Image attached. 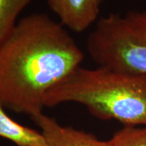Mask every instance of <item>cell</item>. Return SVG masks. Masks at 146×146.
<instances>
[{"label": "cell", "mask_w": 146, "mask_h": 146, "mask_svg": "<svg viewBox=\"0 0 146 146\" xmlns=\"http://www.w3.org/2000/svg\"><path fill=\"white\" fill-rule=\"evenodd\" d=\"M83 59L61 23L44 13L21 18L0 48V103L30 118L43 113L48 93Z\"/></svg>", "instance_id": "1"}, {"label": "cell", "mask_w": 146, "mask_h": 146, "mask_svg": "<svg viewBox=\"0 0 146 146\" xmlns=\"http://www.w3.org/2000/svg\"><path fill=\"white\" fill-rule=\"evenodd\" d=\"M0 137L16 146H47L41 131L23 126L13 120L0 103Z\"/></svg>", "instance_id": "6"}, {"label": "cell", "mask_w": 146, "mask_h": 146, "mask_svg": "<svg viewBox=\"0 0 146 146\" xmlns=\"http://www.w3.org/2000/svg\"><path fill=\"white\" fill-rule=\"evenodd\" d=\"M49 8L64 27L82 33L99 19L103 0H46Z\"/></svg>", "instance_id": "4"}, {"label": "cell", "mask_w": 146, "mask_h": 146, "mask_svg": "<svg viewBox=\"0 0 146 146\" xmlns=\"http://www.w3.org/2000/svg\"><path fill=\"white\" fill-rule=\"evenodd\" d=\"M31 119L40 127L47 146H112L110 140L101 141L94 134L61 125L44 113Z\"/></svg>", "instance_id": "5"}, {"label": "cell", "mask_w": 146, "mask_h": 146, "mask_svg": "<svg viewBox=\"0 0 146 146\" xmlns=\"http://www.w3.org/2000/svg\"><path fill=\"white\" fill-rule=\"evenodd\" d=\"M34 0H0V48L10 36L21 13Z\"/></svg>", "instance_id": "7"}, {"label": "cell", "mask_w": 146, "mask_h": 146, "mask_svg": "<svg viewBox=\"0 0 146 146\" xmlns=\"http://www.w3.org/2000/svg\"><path fill=\"white\" fill-rule=\"evenodd\" d=\"M110 141L112 146H146V127L123 126Z\"/></svg>", "instance_id": "8"}, {"label": "cell", "mask_w": 146, "mask_h": 146, "mask_svg": "<svg viewBox=\"0 0 146 146\" xmlns=\"http://www.w3.org/2000/svg\"><path fill=\"white\" fill-rule=\"evenodd\" d=\"M87 50L98 67L146 74V9L99 17Z\"/></svg>", "instance_id": "3"}, {"label": "cell", "mask_w": 146, "mask_h": 146, "mask_svg": "<svg viewBox=\"0 0 146 146\" xmlns=\"http://www.w3.org/2000/svg\"><path fill=\"white\" fill-rule=\"evenodd\" d=\"M83 105L94 117L146 127V74L80 66L47 94L46 107Z\"/></svg>", "instance_id": "2"}]
</instances>
